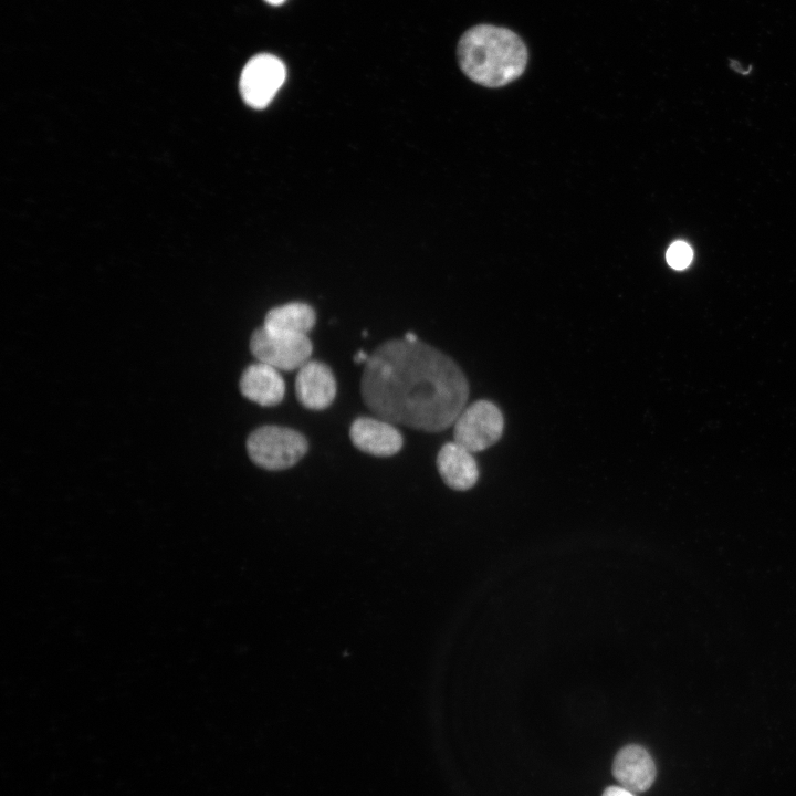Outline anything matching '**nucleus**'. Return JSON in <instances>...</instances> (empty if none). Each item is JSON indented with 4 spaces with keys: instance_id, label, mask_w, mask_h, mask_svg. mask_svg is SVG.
Listing matches in <instances>:
<instances>
[{
    "instance_id": "nucleus-1",
    "label": "nucleus",
    "mask_w": 796,
    "mask_h": 796,
    "mask_svg": "<svg viewBox=\"0 0 796 796\" xmlns=\"http://www.w3.org/2000/svg\"><path fill=\"white\" fill-rule=\"evenodd\" d=\"M360 392L378 418L428 432L454 423L469 397L460 367L422 342L391 339L365 364Z\"/></svg>"
},
{
    "instance_id": "nucleus-2",
    "label": "nucleus",
    "mask_w": 796,
    "mask_h": 796,
    "mask_svg": "<svg viewBox=\"0 0 796 796\" xmlns=\"http://www.w3.org/2000/svg\"><path fill=\"white\" fill-rule=\"evenodd\" d=\"M463 73L486 87H501L520 77L527 64V49L506 28L480 24L469 29L458 44Z\"/></svg>"
},
{
    "instance_id": "nucleus-3",
    "label": "nucleus",
    "mask_w": 796,
    "mask_h": 796,
    "mask_svg": "<svg viewBox=\"0 0 796 796\" xmlns=\"http://www.w3.org/2000/svg\"><path fill=\"white\" fill-rule=\"evenodd\" d=\"M251 460L259 467L285 470L296 464L307 452L306 438L298 431L281 426H262L247 440Z\"/></svg>"
},
{
    "instance_id": "nucleus-4",
    "label": "nucleus",
    "mask_w": 796,
    "mask_h": 796,
    "mask_svg": "<svg viewBox=\"0 0 796 796\" xmlns=\"http://www.w3.org/2000/svg\"><path fill=\"white\" fill-rule=\"evenodd\" d=\"M250 350L260 363L290 371L308 362L313 345L307 335L277 333L262 326L252 333Z\"/></svg>"
},
{
    "instance_id": "nucleus-5",
    "label": "nucleus",
    "mask_w": 796,
    "mask_h": 796,
    "mask_svg": "<svg viewBox=\"0 0 796 796\" xmlns=\"http://www.w3.org/2000/svg\"><path fill=\"white\" fill-rule=\"evenodd\" d=\"M453 425L454 441L470 452H479L499 441L504 420L498 406L479 400L463 409Z\"/></svg>"
},
{
    "instance_id": "nucleus-6",
    "label": "nucleus",
    "mask_w": 796,
    "mask_h": 796,
    "mask_svg": "<svg viewBox=\"0 0 796 796\" xmlns=\"http://www.w3.org/2000/svg\"><path fill=\"white\" fill-rule=\"evenodd\" d=\"M286 76L284 63L272 54H258L244 65L240 76V93L253 108H264L283 85Z\"/></svg>"
},
{
    "instance_id": "nucleus-7",
    "label": "nucleus",
    "mask_w": 796,
    "mask_h": 796,
    "mask_svg": "<svg viewBox=\"0 0 796 796\" xmlns=\"http://www.w3.org/2000/svg\"><path fill=\"white\" fill-rule=\"evenodd\" d=\"M336 379L332 369L317 360L306 362L297 371L295 394L298 402L311 410H323L336 396Z\"/></svg>"
},
{
    "instance_id": "nucleus-8",
    "label": "nucleus",
    "mask_w": 796,
    "mask_h": 796,
    "mask_svg": "<svg viewBox=\"0 0 796 796\" xmlns=\"http://www.w3.org/2000/svg\"><path fill=\"white\" fill-rule=\"evenodd\" d=\"M349 437L357 449L376 457L394 455L400 451L404 443L402 436L394 423L380 418L355 419Z\"/></svg>"
},
{
    "instance_id": "nucleus-9",
    "label": "nucleus",
    "mask_w": 796,
    "mask_h": 796,
    "mask_svg": "<svg viewBox=\"0 0 796 796\" xmlns=\"http://www.w3.org/2000/svg\"><path fill=\"white\" fill-rule=\"evenodd\" d=\"M612 774L620 786L633 793H641L649 789L654 782L656 765L646 748L627 745L617 753Z\"/></svg>"
},
{
    "instance_id": "nucleus-10",
    "label": "nucleus",
    "mask_w": 796,
    "mask_h": 796,
    "mask_svg": "<svg viewBox=\"0 0 796 796\" xmlns=\"http://www.w3.org/2000/svg\"><path fill=\"white\" fill-rule=\"evenodd\" d=\"M240 390L245 398L261 406H276L284 398L285 383L279 369L259 362L242 373Z\"/></svg>"
},
{
    "instance_id": "nucleus-11",
    "label": "nucleus",
    "mask_w": 796,
    "mask_h": 796,
    "mask_svg": "<svg viewBox=\"0 0 796 796\" xmlns=\"http://www.w3.org/2000/svg\"><path fill=\"white\" fill-rule=\"evenodd\" d=\"M437 468L443 482L457 491L473 488L479 479L472 452L455 441L442 446L437 455Z\"/></svg>"
},
{
    "instance_id": "nucleus-12",
    "label": "nucleus",
    "mask_w": 796,
    "mask_h": 796,
    "mask_svg": "<svg viewBox=\"0 0 796 796\" xmlns=\"http://www.w3.org/2000/svg\"><path fill=\"white\" fill-rule=\"evenodd\" d=\"M315 322L316 315L312 306L293 302L270 310L263 326L272 332L307 335Z\"/></svg>"
},
{
    "instance_id": "nucleus-13",
    "label": "nucleus",
    "mask_w": 796,
    "mask_h": 796,
    "mask_svg": "<svg viewBox=\"0 0 796 796\" xmlns=\"http://www.w3.org/2000/svg\"><path fill=\"white\" fill-rule=\"evenodd\" d=\"M667 262L675 270L685 269L692 261L693 252L691 247L683 241H675L667 251Z\"/></svg>"
},
{
    "instance_id": "nucleus-14",
    "label": "nucleus",
    "mask_w": 796,
    "mask_h": 796,
    "mask_svg": "<svg viewBox=\"0 0 796 796\" xmlns=\"http://www.w3.org/2000/svg\"><path fill=\"white\" fill-rule=\"evenodd\" d=\"M603 796H635V793L622 786H610L605 789Z\"/></svg>"
},
{
    "instance_id": "nucleus-15",
    "label": "nucleus",
    "mask_w": 796,
    "mask_h": 796,
    "mask_svg": "<svg viewBox=\"0 0 796 796\" xmlns=\"http://www.w3.org/2000/svg\"><path fill=\"white\" fill-rule=\"evenodd\" d=\"M368 358H369V356L364 350H358L354 356V360L358 364L366 363L368 360Z\"/></svg>"
},
{
    "instance_id": "nucleus-16",
    "label": "nucleus",
    "mask_w": 796,
    "mask_h": 796,
    "mask_svg": "<svg viewBox=\"0 0 796 796\" xmlns=\"http://www.w3.org/2000/svg\"><path fill=\"white\" fill-rule=\"evenodd\" d=\"M404 339H405V341H407V342H410V343H415V342H418V337H417V335H416L415 333H412V332H408V333H406V335H405V338H404Z\"/></svg>"
},
{
    "instance_id": "nucleus-17",
    "label": "nucleus",
    "mask_w": 796,
    "mask_h": 796,
    "mask_svg": "<svg viewBox=\"0 0 796 796\" xmlns=\"http://www.w3.org/2000/svg\"><path fill=\"white\" fill-rule=\"evenodd\" d=\"M265 1L270 4L277 6V4H281L282 2H284L285 0H265Z\"/></svg>"
}]
</instances>
